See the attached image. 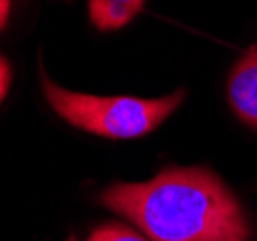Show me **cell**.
<instances>
[{
  "label": "cell",
  "mask_w": 257,
  "mask_h": 241,
  "mask_svg": "<svg viewBox=\"0 0 257 241\" xmlns=\"http://www.w3.org/2000/svg\"><path fill=\"white\" fill-rule=\"evenodd\" d=\"M43 89L47 101L68 124L112 139H132L153 131L184 99L182 89L163 99L95 97L62 89L47 76H43Z\"/></svg>",
  "instance_id": "7a4b0ae2"
},
{
  "label": "cell",
  "mask_w": 257,
  "mask_h": 241,
  "mask_svg": "<svg viewBox=\"0 0 257 241\" xmlns=\"http://www.w3.org/2000/svg\"><path fill=\"white\" fill-rule=\"evenodd\" d=\"M228 99L236 116L247 126L257 127V45H253L228 77Z\"/></svg>",
  "instance_id": "3957f363"
},
{
  "label": "cell",
  "mask_w": 257,
  "mask_h": 241,
  "mask_svg": "<svg viewBox=\"0 0 257 241\" xmlns=\"http://www.w3.org/2000/svg\"><path fill=\"white\" fill-rule=\"evenodd\" d=\"M110 2L122 4V6H128V8H132V10L140 12V10L143 8V2H145V0H110Z\"/></svg>",
  "instance_id": "ba28073f"
},
{
  "label": "cell",
  "mask_w": 257,
  "mask_h": 241,
  "mask_svg": "<svg viewBox=\"0 0 257 241\" xmlns=\"http://www.w3.org/2000/svg\"><path fill=\"white\" fill-rule=\"evenodd\" d=\"M10 16V0H0V29L6 26Z\"/></svg>",
  "instance_id": "52a82bcc"
},
{
  "label": "cell",
  "mask_w": 257,
  "mask_h": 241,
  "mask_svg": "<svg viewBox=\"0 0 257 241\" xmlns=\"http://www.w3.org/2000/svg\"><path fill=\"white\" fill-rule=\"evenodd\" d=\"M10 81H12L10 66H8V62L0 56V102L4 101L6 93H8V89H10Z\"/></svg>",
  "instance_id": "8992f818"
},
{
  "label": "cell",
  "mask_w": 257,
  "mask_h": 241,
  "mask_svg": "<svg viewBox=\"0 0 257 241\" xmlns=\"http://www.w3.org/2000/svg\"><path fill=\"white\" fill-rule=\"evenodd\" d=\"M140 12L132 10L128 6L116 4L110 0H89V16L91 22L99 29H120L130 24Z\"/></svg>",
  "instance_id": "277c9868"
},
{
  "label": "cell",
  "mask_w": 257,
  "mask_h": 241,
  "mask_svg": "<svg viewBox=\"0 0 257 241\" xmlns=\"http://www.w3.org/2000/svg\"><path fill=\"white\" fill-rule=\"evenodd\" d=\"M101 203L153 241H251L240 203L207 168H167L149 181L114 183Z\"/></svg>",
  "instance_id": "6da1fadb"
},
{
  "label": "cell",
  "mask_w": 257,
  "mask_h": 241,
  "mask_svg": "<svg viewBox=\"0 0 257 241\" xmlns=\"http://www.w3.org/2000/svg\"><path fill=\"white\" fill-rule=\"evenodd\" d=\"M89 241H147L134 229L120 224H104L91 233Z\"/></svg>",
  "instance_id": "5b68a950"
}]
</instances>
